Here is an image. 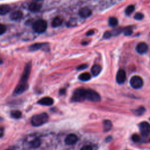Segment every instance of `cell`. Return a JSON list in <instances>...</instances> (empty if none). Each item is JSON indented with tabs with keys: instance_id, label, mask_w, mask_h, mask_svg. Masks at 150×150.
<instances>
[{
	"instance_id": "obj_24",
	"label": "cell",
	"mask_w": 150,
	"mask_h": 150,
	"mask_svg": "<svg viewBox=\"0 0 150 150\" xmlns=\"http://www.w3.org/2000/svg\"><path fill=\"white\" fill-rule=\"evenodd\" d=\"M134 9H135V6H134V5H130L128 6L127 7V8L125 9V13H126L127 15H130L131 13H132L134 12Z\"/></svg>"
},
{
	"instance_id": "obj_20",
	"label": "cell",
	"mask_w": 150,
	"mask_h": 150,
	"mask_svg": "<svg viewBox=\"0 0 150 150\" xmlns=\"http://www.w3.org/2000/svg\"><path fill=\"white\" fill-rule=\"evenodd\" d=\"M79 79L83 81H86L89 80L91 79V75L88 72H84L79 75Z\"/></svg>"
},
{
	"instance_id": "obj_31",
	"label": "cell",
	"mask_w": 150,
	"mask_h": 150,
	"mask_svg": "<svg viewBox=\"0 0 150 150\" xmlns=\"http://www.w3.org/2000/svg\"><path fill=\"white\" fill-rule=\"evenodd\" d=\"M111 36H112V33H111V32H109V31H106V32L104 33V35H103V36H104V38L105 39L110 38Z\"/></svg>"
},
{
	"instance_id": "obj_25",
	"label": "cell",
	"mask_w": 150,
	"mask_h": 150,
	"mask_svg": "<svg viewBox=\"0 0 150 150\" xmlns=\"http://www.w3.org/2000/svg\"><path fill=\"white\" fill-rule=\"evenodd\" d=\"M124 33L125 36H129L132 33V30L130 27H128L124 30Z\"/></svg>"
},
{
	"instance_id": "obj_17",
	"label": "cell",
	"mask_w": 150,
	"mask_h": 150,
	"mask_svg": "<svg viewBox=\"0 0 150 150\" xmlns=\"http://www.w3.org/2000/svg\"><path fill=\"white\" fill-rule=\"evenodd\" d=\"M91 73H92V74L94 76H97L101 72V67L100 65L96 64L92 67V68L91 69Z\"/></svg>"
},
{
	"instance_id": "obj_30",
	"label": "cell",
	"mask_w": 150,
	"mask_h": 150,
	"mask_svg": "<svg viewBox=\"0 0 150 150\" xmlns=\"http://www.w3.org/2000/svg\"><path fill=\"white\" fill-rule=\"evenodd\" d=\"M88 65L87 64H82L79 65L78 67H77V69L79 70H84L85 69H86Z\"/></svg>"
},
{
	"instance_id": "obj_12",
	"label": "cell",
	"mask_w": 150,
	"mask_h": 150,
	"mask_svg": "<svg viewBox=\"0 0 150 150\" xmlns=\"http://www.w3.org/2000/svg\"><path fill=\"white\" fill-rule=\"evenodd\" d=\"M29 9L32 12L39 11L42 8V4L39 2L33 1L29 5Z\"/></svg>"
},
{
	"instance_id": "obj_11",
	"label": "cell",
	"mask_w": 150,
	"mask_h": 150,
	"mask_svg": "<svg viewBox=\"0 0 150 150\" xmlns=\"http://www.w3.org/2000/svg\"><path fill=\"white\" fill-rule=\"evenodd\" d=\"M91 11L88 7H83L79 11V15L83 18H86L91 15Z\"/></svg>"
},
{
	"instance_id": "obj_37",
	"label": "cell",
	"mask_w": 150,
	"mask_h": 150,
	"mask_svg": "<svg viewBox=\"0 0 150 150\" xmlns=\"http://www.w3.org/2000/svg\"><path fill=\"white\" fill-rule=\"evenodd\" d=\"M2 133H1V134H0V137H2Z\"/></svg>"
},
{
	"instance_id": "obj_29",
	"label": "cell",
	"mask_w": 150,
	"mask_h": 150,
	"mask_svg": "<svg viewBox=\"0 0 150 150\" xmlns=\"http://www.w3.org/2000/svg\"><path fill=\"white\" fill-rule=\"evenodd\" d=\"M131 138H132V140L134 142H138V141H139V139H140V138H139V135H137V134H134V135H132Z\"/></svg>"
},
{
	"instance_id": "obj_32",
	"label": "cell",
	"mask_w": 150,
	"mask_h": 150,
	"mask_svg": "<svg viewBox=\"0 0 150 150\" xmlns=\"http://www.w3.org/2000/svg\"><path fill=\"white\" fill-rule=\"evenodd\" d=\"M80 150H92V148L89 145H84L80 149Z\"/></svg>"
},
{
	"instance_id": "obj_22",
	"label": "cell",
	"mask_w": 150,
	"mask_h": 150,
	"mask_svg": "<svg viewBox=\"0 0 150 150\" xmlns=\"http://www.w3.org/2000/svg\"><path fill=\"white\" fill-rule=\"evenodd\" d=\"M108 23L111 26H115L118 24V20L115 17H111L109 18Z\"/></svg>"
},
{
	"instance_id": "obj_2",
	"label": "cell",
	"mask_w": 150,
	"mask_h": 150,
	"mask_svg": "<svg viewBox=\"0 0 150 150\" xmlns=\"http://www.w3.org/2000/svg\"><path fill=\"white\" fill-rule=\"evenodd\" d=\"M49 119V116L46 113L43 112L33 115L31 118V123L33 126L38 127L46 123Z\"/></svg>"
},
{
	"instance_id": "obj_33",
	"label": "cell",
	"mask_w": 150,
	"mask_h": 150,
	"mask_svg": "<svg viewBox=\"0 0 150 150\" xmlns=\"http://www.w3.org/2000/svg\"><path fill=\"white\" fill-rule=\"evenodd\" d=\"M94 33V31L93 30H90L89 31H88L86 33L87 36H91L93 35Z\"/></svg>"
},
{
	"instance_id": "obj_1",
	"label": "cell",
	"mask_w": 150,
	"mask_h": 150,
	"mask_svg": "<svg viewBox=\"0 0 150 150\" xmlns=\"http://www.w3.org/2000/svg\"><path fill=\"white\" fill-rule=\"evenodd\" d=\"M31 67H32V64L30 62L28 63L25 65L23 71L21 76V80L14 90L13 94L15 96L21 94L28 87L27 82H28V80L29 79V75L30 74Z\"/></svg>"
},
{
	"instance_id": "obj_13",
	"label": "cell",
	"mask_w": 150,
	"mask_h": 150,
	"mask_svg": "<svg viewBox=\"0 0 150 150\" xmlns=\"http://www.w3.org/2000/svg\"><path fill=\"white\" fill-rule=\"evenodd\" d=\"M38 103L43 105H51L53 103V100L51 97H46L39 100Z\"/></svg>"
},
{
	"instance_id": "obj_5",
	"label": "cell",
	"mask_w": 150,
	"mask_h": 150,
	"mask_svg": "<svg viewBox=\"0 0 150 150\" xmlns=\"http://www.w3.org/2000/svg\"><path fill=\"white\" fill-rule=\"evenodd\" d=\"M85 100V89L77 88L74 90L71 97V101L73 102H80Z\"/></svg>"
},
{
	"instance_id": "obj_26",
	"label": "cell",
	"mask_w": 150,
	"mask_h": 150,
	"mask_svg": "<svg viewBox=\"0 0 150 150\" xmlns=\"http://www.w3.org/2000/svg\"><path fill=\"white\" fill-rule=\"evenodd\" d=\"M145 108L143 107H139L137 110H136L135 111V114H137V115H141V114H142L143 113H144V112L145 111Z\"/></svg>"
},
{
	"instance_id": "obj_9",
	"label": "cell",
	"mask_w": 150,
	"mask_h": 150,
	"mask_svg": "<svg viewBox=\"0 0 150 150\" xmlns=\"http://www.w3.org/2000/svg\"><path fill=\"white\" fill-rule=\"evenodd\" d=\"M78 138L76 135L74 134H70L68 135L65 138V143L68 145H71L76 144Z\"/></svg>"
},
{
	"instance_id": "obj_27",
	"label": "cell",
	"mask_w": 150,
	"mask_h": 150,
	"mask_svg": "<svg viewBox=\"0 0 150 150\" xmlns=\"http://www.w3.org/2000/svg\"><path fill=\"white\" fill-rule=\"evenodd\" d=\"M144 18V15L141 12H137L134 15V19L137 20H141Z\"/></svg>"
},
{
	"instance_id": "obj_21",
	"label": "cell",
	"mask_w": 150,
	"mask_h": 150,
	"mask_svg": "<svg viewBox=\"0 0 150 150\" xmlns=\"http://www.w3.org/2000/svg\"><path fill=\"white\" fill-rule=\"evenodd\" d=\"M30 145H31V146L32 148H38L40 146V140L39 139V138H36L35 139L33 140L31 143H30Z\"/></svg>"
},
{
	"instance_id": "obj_19",
	"label": "cell",
	"mask_w": 150,
	"mask_h": 150,
	"mask_svg": "<svg viewBox=\"0 0 150 150\" xmlns=\"http://www.w3.org/2000/svg\"><path fill=\"white\" fill-rule=\"evenodd\" d=\"M63 22V19L60 16H57L54 18L52 22V26L53 27H57L62 25Z\"/></svg>"
},
{
	"instance_id": "obj_23",
	"label": "cell",
	"mask_w": 150,
	"mask_h": 150,
	"mask_svg": "<svg viewBox=\"0 0 150 150\" xmlns=\"http://www.w3.org/2000/svg\"><path fill=\"white\" fill-rule=\"evenodd\" d=\"M11 116L14 118H19L21 117L22 115V113L21 111H16V110H15V111H11Z\"/></svg>"
},
{
	"instance_id": "obj_18",
	"label": "cell",
	"mask_w": 150,
	"mask_h": 150,
	"mask_svg": "<svg viewBox=\"0 0 150 150\" xmlns=\"http://www.w3.org/2000/svg\"><path fill=\"white\" fill-rule=\"evenodd\" d=\"M112 122L108 120H105L103 121V130L104 132H107L110 130L112 128Z\"/></svg>"
},
{
	"instance_id": "obj_15",
	"label": "cell",
	"mask_w": 150,
	"mask_h": 150,
	"mask_svg": "<svg viewBox=\"0 0 150 150\" xmlns=\"http://www.w3.org/2000/svg\"><path fill=\"white\" fill-rule=\"evenodd\" d=\"M46 45L44 43H36L30 46L29 49L30 51H36L42 49L43 46H45Z\"/></svg>"
},
{
	"instance_id": "obj_6",
	"label": "cell",
	"mask_w": 150,
	"mask_h": 150,
	"mask_svg": "<svg viewBox=\"0 0 150 150\" xmlns=\"http://www.w3.org/2000/svg\"><path fill=\"white\" fill-rule=\"evenodd\" d=\"M129 83L131 86L135 89L141 88L144 84V81L142 77L139 76H132L130 79Z\"/></svg>"
},
{
	"instance_id": "obj_28",
	"label": "cell",
	"mask_w": 150,
	"mask_h": 150,
	"mask_svg": "<svg viewBox=\"0 0 150 150\" xmlns=\"http://www.w3.org/2000/svg\"><path fill=\"white\" fill-rule=\"evenodd\" d=\"M6 30V28L5 25L0 23V35L4 34Z\"/></svg>"
},
{
	"instance_id": "obj_35",
	"label": "cell",
	"mask_w": 150,
	"mask_h": 150,
	"mask_svg": "<svg viewBox=\"0 0 150 150\" xmlns=\"http://www.w3.org/2000/svg\"><path fill=\"white\" fill-rule=\"evenodd\" d=\"M2 62H3L2 60L1 59H0V64H2Z\"/></svg>"
},
{
	"instance_id": "obj_4",
	"label": "cell",
	"mask_w": 150,
	"mask_h": 150,
	"mask_svg": "<svg viewBox=\"0 0 150 150\" xmlns=\"http://www.w3.org/2000/svg\"><path fill=\"white\" fill-rule=\"evenodd\" d=\"M33 29L36 33H43L47 29V22L43 19H39L33 23Z\"/></svg>"
},
{
	"instance_id": "obj_8",
	"label": "cell",
	"mask_w": 150,
	"mask_h": 150,
	"mask_svg": "<svg viewBox=\"0 0 150 150\" xmlns=\"http://www.w3.org/2000/svg\"><path fill=\"white\" fill-rule=\"evenodd\" d=\"M126 80V73L125 71L122 70H119L116 75V81L118 84H122Z\"/></svg>"
},
{
	"instance_id": "obj_38",
	"label": "cell",
	"mask_w": 150,
	"mask_h": 150,
	"mask_svg": "<svg viewBox=\"0 0 150 150\" xmlns=\"http://www.w3.org/2000/svg\"><path fill=\"white\" fill-rule=\"evenodd\" d=\"M8 150H10V149H8Z\"/></svg>"
},
{
	"instance_id": "obj_36",
	"label": "cell",
	"mask_w": 150,
	"mask_h": 150,
	"mask_svg": "<svg viewBox=\"0 0 150 150\" xmlns=\"http://www.w3.org/2000/svg\"><path fill=\"white\" fill-rule=\"evenodd\" d=\"M33 1H36V2H40V1H42V0H33Z\"/></svg>"
},
{
	"instance_id": "obj_16",
	"label": "cell",
	"mask_w": 150,
	"mask_h": 150,
	"mask_svg": "<svg viewBox=\"0 0 150 150\" xmlns=\"http://www.w3.org/2000/svg\"><path fill=\"white\" fill-rule=\"evenodd\" d=\"M11 10V8L8 5H0V15H4L8 13Z\"/></svg>"
},
{
	"instance_id": "obj_34",
	"label": "cell",
	"mask_w": 150,
	"mask_h": 150,
	"mask_svg": "<svg viewBox=\"0 0 150 150\" xmlns=\"http://www.w3.org/2000/svg\"><path fill=\"white\" fill-rule=\"evenodd\" d=\"M65 91H66V90L64 88H62L60 90L59 93H60V94H64L65 93Z\"/></svg>"
},
{
	"instance_id": "obj_10",
	"label": "cell",
	"mask_w": 150,
	"mask_h": 150,
	"mask_svg": "<svg viewBox=\"0 0 150 150\" xmlns=\"http://www.w3.org/2000/svg\"><path fill=\"white\" fill-rule=\"evenodd\" d=\"M148 50V45L144 42L139 43L136 46V50L139 54H144Z\"/></svg>"
},
{
	"instance_id": "obj_14",
	"label": "cell",
	"mask_w": 150,
	"mask_h": 150,
	"mask_svg": "<svg viewBox=\"0 0 150 150\" xmlns=\"http://www.w3.org/2000/svg\"><path fill=\"white\" fill-rule=\"evenodd\" d=\"M23 18V13L20 11H15L10 14V18L13 21H19Z\"/></svg>"
},
{
	"instance_id": "obj_3",
	"label": "cell",
	"mask_w": 150,
	"mask_h": 150,
	"mask_svg": "<svg viewBox=\"0 0 150 150\" xmlns=\"http://www.w3.org/2000/svg\"><path fill=\"white\" fill-rule=\"evenodd\" d=\"M85 100L96 103L100 101L101 97L96 91L91 89H85Z\"/></svg>"
},
{
	"instance_id": "obj_7",
	"label": "cell",
	"mask_w": 150,
	"mask_h": 150,
	"mask_svg": "<svg viewBox=\"0 0 150 150\" xmlns=\"http://www.w3.org/2000/svg\"><path fill=\"white\" fill-rule=\"evenodd\" d=\"M140 132L142 135H147L150 134V124L146 121H143L139 125Z\"/></svg>"
}]
</instances>
